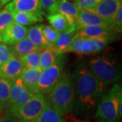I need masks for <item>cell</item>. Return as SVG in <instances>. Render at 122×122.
Masks as SVG:
<instances>
[{
	"label": "cell",
	"mask_w": 122,
	"mask_h": 122,
	"mask_svg": "<svg viewBox=\"0 0 122 122\" xmlns=\"http://www.w3.org/2000/svg\"><path fill=\"white\" fill-rule=\"evenodd\" d=\"M75 83V115L89 117L94 115L107 87L92 73L86 64L79 63L71 73Z\"/></svg>",
	"instance_id": "6da1fadb"
},
{
	"label": "cell",
	"mask_w": 122,
	"mask_h": 122,
	"mask_svg": "<svg viewBox=\"0 0 122 122\" xmlns=\"http://www.w3.org/2000/svg\"><path fill=\"white\" fill-rule=\"evenodd\" d=\"M74 96V81L71 73L68 71H64L54 87L44 95L48 105L63 116L73 111Z\"/></svg>",
	"instance_id": "7a4b0ae2"
},
{
	"label": "cell",
	"mask_w": 122,
	"mask_h": 122,
	"mask_svg": "<svg viewBox=\"0 0 122 122\" xmlns=\"http://www.w3.org/2000/svg\"><path fill=\"white\" fill-rule=\"evenodd\" d=\"M87 66L92 73L106 87L115 83L122 78L120 62L113 54L106 51L100 56L91 58Z\"/></svg>",
	"instance_id": "3957f363"
},
{
	"label": "cell",
	"mask_w": 122,
	"mask_h": 122,
	"mask_svg": "<svg viewBox=\"0 0 122 122\" xmlns=\"http://www.w3.org/2000/svg\"><path fill=\"white\" fill-rule=\"evenodd\" d=\"M94 116L98 122H119L122 117V87L115 83L99 101Z\"/></svg>",
	"instance_id": "277c9868"
},
{
	"label": "cell",
	"mask_w": 122,
	"mask_h": 122,
	"mask_svg": "<svg viewBox=\"0 0 122 122\" xmlns=\"http://www.w3.org/2000/svg\"><path fill=\"white\" fill-rule=\"evenodd\" d=\"M47 105L45 96L34 94L26 102L18 105H8L5 109L20 122H34Z\"/></svg>",
	"instance_id": "5b68a950"
},
{
	"label": "cell",
	"mask_w": 122,
	"mask_h": 122,
	"mask_svg": "<svg viewBox=\"0 0 122 122\" xmlns=\"http://www.w3.org/2000/svg\"><path fill=\"white\" fill-rule=\"evenodd\" d=\"M65 63V54H61L52 65L41 71L37 84V93L46 95L52 90L62 75Z\"/></svg>",
	"instance_id": "8992f818"
},
{
	"label": "cell",
	"mask_w": 122,
	"mask_h": 122,
	"mask_svg": "<svg viewBox=\"0 0 122 122\" xmlns=\"http://www.w3.org/2000/svg\"><path fill=\"white\" fill-rule=\"evenodd\" d=\"M5 8L10 12H26L35 14L44 17L41 0H12L5 5Z\"/></svg>",
	"instance_id": "52a82bcc"
},
{
	"label": "cell",
	"mask_w": 122,
	"mask_h": 122,
	"mask_svg": "<svg viewBox=\"0 0 122 122\" xmlns=\"http://www.w3.org/2000/svg\"><path fill=\"white\" fill-rule=\"evenodd\" d=\"M78 12V8L74 3L71 2L69 0H58L46 11L48 14H61L65 16L73 25H75Z\"/></svg>",
	"instance_id": "ba28073f"
},
{
	"label": "cell",
	"mask_w": 122,
	"mask_h": 122,
	"mask_svg": "<svg viewBox=\"0 0 122 122\" xmlns=\"http://www.w3.org/2000/svg\"><path fill=\"white\" fill-rule=\"evenodd\" d=\"M34 94L23 83L20 77L13 80L8 105H18L26 102ZM6 106V107H7Z\"/></svg>",
	"instance_id": "9c48e42d"
},
{
	"label": "cell",
	"mask_w": 122,
	"mask_h": 122,
	"mask_svg": "<svg viewBox=\"0 0 122 122\" xmlns=\"http://www.w3.org/2000/svg\"><path fill=\"white\" fill-rule=\"evenodd\" d=\"M27 27L19 25L16 22H12L0 36V42L8 46L16 44L26 37Z\"/></svg>",
	"instance_id": "30bf717a"
},
{
	"label": "cell",
	"mask_w": 122,
	"mask_h": 122,
	"mask_svg": "<svg viewBox=\"0 0 122 122\" xmlns=\"http://www.w3.org/2000/svg\"><path fill=\"white\" fill-rule=\"evenodd\" d=\"M100 25L111 26L107 20H105L104 18H102L94 12L91 10L79 9L78 14L75 23V31L85 26Z\"/></svg>",
	"instance_id": "8fae6325"
},
{
	"label": "cell",
	"mask_w": 122,
	"mask_h": 122,
	"mask_svg": "<svg viewBox=\"0 0 122 122\" xmlns=\"http://www.w3.org/2000/svg\"><path fill=\"white\" fill-rule=\"evenodd\" d=\"M121 4L122 1L119 0H102L91 11L104 18L111 26L115 14Z\"/></svg>",
	"instance_id": "7c38bea8"
},
{
	"label": "cell",
	"mask_w": 122,
	"mask_h": 122,
	"mask_svg": "<svg viewBox=\"0 0 122 122\" xmlns=\"http://www.w3.org/2000/svg\"><path fill=\"white\" fill-rule=\"evenodd\" d=\"M24 70L20 61L12 56L4 64L0 65V77L14 80L20 77Z\"/></svg>",
	"instance_id": "4fadbf2b"
},
{
	"label": "cell",
	"mask_w": 122,
	"mask_h": 122,
	"mask_svg": "<svg viewBox=\"0 0 122 122\" xmlns=\"http://www.w3.org/2000/svg\"><path fill=\"white\" fill-rule=\"evenodd\" d=\"M66 52H73L79 55L92 54V44L89 37L75 33L74 38L66 50Z\"/></svg>",
	"instance_id": "5bb4252c"
},
{
	"label": "cell",
	"mask_w": 122,
	"mask_h": 122,
	"mask_svg": "<svg viewBox=\"0 0 122 122\" xmlns=\"http://www.w3.org/2000/svg\"><path fill=\"white\" fill-rule=\"evenodd\" d=\"M46 18L50 25L60 33H71L75 31V25H72L65 16L61 14H48Z\"/></svg>",
	"instance_id": "9a60e30c"
},
{
	"label": "cell",
	"mask_w": 122,
	"mask_h": 122,
	"mask_svg": "<svg viewBox=\"0 0 122 122\" xmlns=\"http://www.w3.org/2000/svg\"><path fill=\"white\" fill-rule=\"evenodd\" d=\"M41 69H24L20 76L23 83L33 94H37V84Z\"/></svg>",
	"instance_id": "2e32d148"
},
{
	"label": "cell",
	"mask_w": 122,
	"mask_h": 122,
	"mask_svg": "<svg viewBox=\"0 0 122 122\" xmlns=\"http://www.w3.org/2000/svg\"><path fill=\"white\" fill-rule=\"evenodd\" d=\"M9 47L13 56L18 59L29 53L33 52L41 49V48L32 43L26 37L19 41L16 44L9 46Z\"/></svg>",
	"instance_id": "e0dca14e"
},
{
	"label": "cell",
	"mask_w": 122,
	"mask_h": 122,
	"mask_svg": "<svg viewBox=\"0 0 122 122\" xmlns=\"http://www.w3.org/2000/svg\"><path fill=\"white\" fill-rule=\"evenodd\" d=\"M78 35L87 37H96L103 35H111L115 33L112 27L108 25H92L83 27L76 31Z\"/></svg>",
	"instance_id": "ac0fdd59"
},
{
	"label": "cell",
	"mask_w": 122,
	"mask_h": 122,
	"mask_svg": "<svg viewBox=\"0 0 122 122\" xmlns=\"http://www.w3.org/2000/svg\"><path fill=\"white\" fill-rule=\"evenodd\" d=\"M26 37L32 43L41 48H48L52 46V44L49 43L45 38L39 25L34 26L31 25L29 27H27Z\"/></svg>",
	"instance_id": "d6986e66"
},
{
	"label": "cell",
	"mask_w": 122,
	"mask_h": 122,
	"mask_svg": "<svg viewBox=\"0 0 122 122\" xmlns=\"http://www.w3.org/2000/svg\"><path fill=\"white\" fill-rule=\"evenodd\" d=\"M14 22L23 26H30L37 22H43L44 17L35 14L26 12H10Z\"/></svg>",
	"instance_id": "ffe728a7"
},
{
	"label": "cell",
	"mask_w": 122,
	"mask_h": 122,
	"mask_svg": "<svg viewBox=\"0 0 122 122\" xmlns=\"http://www.w3.org/2000/svg\"><path fill=\"white\" fill-rule=\"evenodd\" d=\"M76 31L71 33H60L58 38L51 47L58 54H65L74 38Z\"/></svg>",
	"instance_id": "44dd1931"
},
{
	"label": "cell",
	"mask_w": 122,
	"mask_h": 122,
	"mask_svg": "<svg viewBox=\"0 0 122 122\" xmlns=\"http://www.w3.org/2000/svg\"><path fill=\"white\" fill-rule=\"evenodd\" d=\"M34 122H65L63 115L49 105H47Z\"/></svg>",
	"instance_id": "7402d4cb"
},
{
	"label": "cell",
	"mask_w": 122,
	"mask_h": 122,
	"mask_svg": "<svg viewBox=\"0 0 122 122\" xmlns=\"http://www.w3.org/2000/svg\"><path fill=\"white\" fill-rule=\"evenodd\" d=\"M58 55L59 54H57L51 46L41 48L39 55V68L42 71L52 65L56 60Z\"/></svg>",
	"instance_id": "603a6c76"
},
{
	"label": "cell",
	"mask_w": 122,
	"mask_h": 122,
	"mask_svg": "<svg viewBox=\"0 0 122 122\" xmlns=\"http://www.w3.org/2000/svg\"><path fill=\"white\" fill-rule=\"evenodd\" d=\"M41 49L35 52L29 53L19 58L24 69H30L39 68V55Z\"/></svg>",
	"instance_id": "cb8c5ba5"
},
{
	"label": "cell",
	"mask_w": 122,
	"mask_h": 122,
	"mask_svg": "<svg viewBox=\"0 0 122 122\" xmlns=\"http://www.w3.org/2000/svg\"><path fill=\"white\" fill-rule=\"evenodd\" d=\"M13 80L0 77V102L6 108L8 105Z\"/></svg>",
	"instance_id": "d4e9b609"
},
{
	"label": "cell",
	"mask_w": 122,
	"mask_h": 122,
	"mask_svg": "<svg viewBox=\"0 0 122 122\" xmlns=\"http://www.w3.org/2000/svg\"><path fill=\"white\" fill-rule=\"evenodd\" d=\"M39 25L43 35L48 42L51 44L56 42V41L59 37L60 32H58L54 28H53L51 25H44V24H40Z\"/></svg>",
	"instance_id": "484cf974"
},
{
	"label": "cell",
	"mask_w": 122,
	"mask_h": 122,
	"mask_svg": "<svg viewBox=\"0 0 122 122\" xmlns=\"http://www.w3.org/2000/svg\"><path fill=\"white\" fill-rule=\"evenodd\" d=\"M12 13L7 9L0 10V36L10 24L13 22Z\"/></svg>",
	"instance_id": "4316f807"
},
{
	"label": "cell",
	"mask_w": 122,
	"mask_h": 122,
	"mask_svg": "<svg viewBox=\"0 0 122 122\" xmlns=\"http://www.w3.org/2000/svg\"><path fill=\"white\" fill-rule=\"evenodd\" d=\"M102 0H74V4L79 9L92 10Z\"/></svg>",
	"instance_id": "83f0119b"
},
{
	"label": "cell",
	"mask_w": 122,
	"mask_h": 122,
	"mask_svg": "<svg viewBox=\"0 0 122 122\" xmlns=\"http://www.w3.org/2000/svg\"><path fill=\"white\" fill-rule=\"evenodd\" d=\"M111 26L115 32L122 33V4L119 5L112 21Z\"/></svg>",
	"instance_id": "f1b7e54d"
},
{
	"label": "cell",
	"mask_w": 122,
	"mask_h": 122,
	"mask_svg": "<svg viewBox=\"0 0 122 122\" xmlns=\"http://www.w3.org/2000/svg\"><path fill=\"white\" fill-rule=\"evenodd\" d=\"M12 56L8 45L0 42V65L4 64Z\"/></svg>",
	"instance_id": "f546056e"
},
{
	"label": "cell",
	"mask_w": 122,
	"mask_h": 122,
	"mask_svg": "<svg viewBox=\"0 0 122 122\" xmlns=\"http://www.w3.org/2000/svg\"><path fill=\"white\" fill-rule=\"evenodd\" d=\"M0 122H20L13 114L8 110L6 112L4 111L0 114Z\"/></svg>",
	"instance_id": "4dcf8cb0"
},
{
	"label": "cell",
	"mask_w": 122,
	"mask_h": 122,
	"mask_svg": "<svg viewBox=\"0 0 122 122\" xmlns=\"http://www.w3.org/2000/svg\"><path fill=\"white\" fill-rule=\"evenodd\" d=\"M57 1L58 0H41V6L44 12H46V11Z\"/></svg>",
	"instance_id": "1f68e13d"
},
{
	"label": "cell",
	"mask_w": 122,
	"mask_h": 122,
	"mask_svg": "<svg viewBox=\"0 0 122 122\" xmlns=\"http://www.w3.org/2000/svg\"><path fill=\"white\" fill-rule=\"evenodd\" d=\"M0 1H1V3L2 5H5L7 4L8 3H9L11 1H12V0H0Z\"/></svg>",
	"instance_id": "d6a6232c"
},
{
	"label": "cell",
	"mask_w": 122,
	"mask_h": 122,
	"mask_svg": "<svg viewBox=\"0 0 122 122\" xmlns=\"http://www.w3.org/2000/svg\"><path fill=\"white\" fill-rule=\"evenodd\" d=\"M5 109V107L4 105H3L1 104V102H0V114L1 113L4 111Z\"/></svg>",
	"instance_id": "836d02e7"
},
{
	"label": "cell",
	"mask_w": 122,
	"mask_h": 122,
	"mask_svg": "<svg viewBox=\"0 0 122 122\" xmlns=\"http://www.w3.org/2000/svg\"><path fill=\"white\" fill-rule=\"evenodd\" d=\"M1 7H2V4H1V1H0V10L1 9Z\"/></svg>",
	"instance_id": "e575fe53"
},
{
	"label": "cell",
	"mask_w": 122,
	"mask_h": 122,
	"mask_svg": "<svg viewBox=\"0 0 122 122\" xmlns=\"http://www.w3.org/2000/svg\"><path fill=\"white\" fill-rule=\"evenodd\" d=\"M85 122V121H79V122Z\"/></svg>",
	"instance_id": "d590c367"
},
{
	"label": "cell",
	"mask_w": 122,
	"mask_h": 122,
	"mask_svg": "<svg viewBox=\"0 0 122 122\" xmlns=\"http://www.w3.org/2000/svg\"><path fill=\"white\" fill-rule=\"evenodd\" d=\"M119 1H122V0H119Z\"/></svg>",
	"instance_id": "8d00e7d4"
}]
</instances>
